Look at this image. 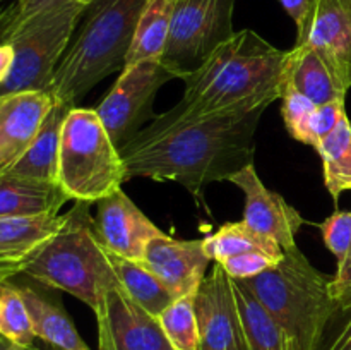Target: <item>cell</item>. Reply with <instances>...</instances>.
<instances>
[{
    "mask_svg": "<svg viewBox=\"0 0 351 350\" xmlns=\"http://www.w3.org/2000/svg\"><path fill=\"white\" fill-rule=\"evenodd\" d=\"M266 108L223 115H154L120 146L125 178L177 182L199 202L213 182L254 163V139Z\"/></svg>",
    "mask_w": 351,
    "mask_h": 350,
    "instance_id": "obj_1",
    "label": "cell"
},
{
    "mask_svg": "<svg viewBox=\"0 0 351 350\" xmlns=\"http://www.w3.org/2000/svg\"><path fill=\"white\" fill-rule=\"evenodd\" d=\"M287 60L288 50L256 31H237L184 74V96L168 112L204 117L267 108L283 95Z\"/></svg>",
    "mask_w": 351,
    "mask_h": 350,
    "instance_id": "obj_2",
    "label": "cell"
},
{
    "mask_svg": "<svg viewBox=\"0 0 351 350\" xmlns=\"http://www.w3.org/2000/svg\"><path fill=\"white\" fill-rule=\"evenodd\" d=\"M147 0H95L77 36L62 57L53 82L55 102L74 108L106 75L125 67V58Z\"/></svg>",
    "mask_w": 351,
    "mask_h": 350,
    "instance_id": "obj_3",
    "label": "cell"
},
{
    "mask_svg": "<svg viewBox=\"0 0 351 350\" xmlns=\"http://www.w3.org/2000/svg\"><path fill=\"white\" fill-rule=\"evenodd\" d=\"M240 281L273 316L290 350H321L338 304L331 278L315 270L298 246L285 250L274 268Z\"/></svg>",
    "mask_w": 351,
    "mask_h": 350,
    "instance_id": "obj_4",
    "label": "cell"
},
{
    "mask_svg": "<svg viewBox=\"0 0 351 350\" xmlns=\"http://www.w3.org/2000/svg\"><path fill=\"white\" fill-rule=\"evenodd\" d=\"M89 202H75L60 232L38 253L24 275L45 287L64 290L98 312L119 280L95 229Z\"/></svg>",
    "mask_w": 351,
    "mask_h": 350,
    "instance_id": "obj_5",
    "label": "cell"
},
{
    "mask_svg": "<svg viewBox=\"0 0 351 350\" xmlns=\"http://www.w3.org/2000/svg\"><path fill=\"white\" fill-rule=\"evenodd\" d=\"M125 165L96 110L74 106L62 126L57 184L75 202H98L122 189Z\"/></svg>",
    "mask_w": 351,
    "mask_h": 350,
    "instance_id": "obj_6",
    "label": "cell"
},
{
    "mask_svg": "<svg viewBox=\"0 0 351 350\" xmlns=\"http://www.w3.org/2000/svg\"><path fill=\"white\" fill-rule=\"evenodd\" d=\"M88 7L79 0L24 23L3 43L14 48V67L0 95L17 91L50 93L55 71L71 45L79 19Z\"/></svg>",
    "mask_w": 351,
    "mask_h": 350,
    "instance_id": "obj_7",
    "label": "cell"
},
{
    "mask_svg": "<svg viewBox=\"0 0 351 350\" xmlns=\"http://www.w3.org/2000/svg\"><path fill=\"white\" fill-rule=\"evenodd\" d=\"M235 0H177L163 62L180 79L194 71L233 31Z\"/></svg>",
    "mask_w": 351,
    "mask_h": 350,
    "instance_id": "obj_8",
    "label": "cell"
},
{
    "mask_svg": "<svg viewBox=\"0 0 351 350\" xmlns=\"http://www.w3.org/2000/svg\"><path fill=\"white\" fill-rule=\"evenodd\" d=\"M171 79H180V75L163 58L136 62L122 69L113 88L95 108L119 150L139 130L144 120L153 119L154 96Z\"/></svg>",
    "mask_w": 351,
    "mask_h": 350,
    "instance_id": "obj_9",
    "label": "cell"
},
{
    "mask_svg": "<svg viewBox=\"0 0 351 350\" xmlns=\"http://www.w3.org/2000/svg\"><path fill=\"white\" fill-rule=\"evenodd\" d=\"M199 350H249L233 280L215 263L194 297Z\"/></svg>",
    "mask_w": 351,
    "mask_h": 350,
    "instance_id": "obj_10",
    "label": "cell"
},
{
    "mask_svg": "<svg viewBox=\"0 0 351 350\" xmlns=\"http://www.w3.org/2000/svg\"><path fill=\"white\" fill-rule=\"evenodd\" d=\"M95 316L99 350H173L156 316L141 307L120 285L106 292Z\"/></svg>",
    "mask_w": 351,
    "mask_h": 350,
    "instance_id": "obj_11",
    "label": "cell"
},
{
    "mask_svg": "<svg viewBox=\"0 0 351 350\" xmlns=\"http://www.w3.org/2000/svg\"><path fill=\"white\" fill-rule=\"evenodd\" d=\"M295 45L317 51L343 88H351V9L346 0H311Z\"/></svg>",
    "mask_w": 351,
    "mask_h": 350,
    "instance_id": "obj_12",
    "label": "cell"
},
{
    "mask_svg": "<svg viewBox=\"0 0 351 350\" xmlns=\"http://www.w3.org/2000/svg\"><path fill=\"white\" fill-rule=\"evenodd\" d=\"M228 182L237 185L245 196L242 222L247 226L274 240L283 250L297 247V233L304 225V218L293 206L285 201L283 196L264 185L256 165L243 167L232 175Z\"/></svg>",
    "mask_w": 351,
    "mask_h": 350,
    "instance_id": "obj_13",
    "label": "cell"
},
{
    "mask_svg": "<svg viewBox=\"0 0 351 350\" xmlns=\"http://www.w3.org/2000/svg\"><path fill=\"white\" fill-rule=\"evenodd\" d=\"M96 208V233L115 256L143 261L147 244L163 233L122 189L99 199Z\"/></svg>",
    "mask_w": 351,
    "mask_h": 350,
    "instance_id": "obj_14",
    "label": "cell"
},
{
    "mask_svg": "<svg viewBox=\"0 0 351 350\" xmlns=\"http://www.w3.org/2000/svg\"><path fill=\"white\" fill-rule=\"evenodd\" d=\"M209 257L202 240H180L161 233L147 244L143 263L175 299L197 294L206 278Z\"/></svg>",
    "mask_w": 351,
    "mask_h": 350,
    "instance_id": "obj_15",
    "label": "cell"
},
{
    "mask_svg": "<svg viewBox=\"0 0 351 350\" xmlns=\"http://www.w3.org/2000/svg\"><path fill=\"white\" fill-rule=\"evenodd\" d=\"M53 105L55 98L47 91L0 95V175L29 150Z\"/></svg>",
    "mask_w": 351,
    "mask_h": 350,
    "instance_id": "obj_16",
    "label": "cell"
},
{
    "mask_svg": "<svg viewBox=\"0 0 351 350\" xmlns=\"http://www.w3.org/2000/svg\"><path fill=\"white\" fill-rule=\"evenodd\" d=\"M65 215L0 218V281L24 273L27 264L60 232Z\"/></svg>",
    "mask_w": 351,
    "mask_h": 350,
    "instance_id": "obj_17",
    "label": "cell"
},
{
    "mask_svg": "<svg viewBox=\"0 0 351 350\" xmlns=\"http://www.w3.org/2000/svg\"><path fill=\"white\" fill-rule=\"evenodd\" d=\"M287 88L307 96L315 105L339 102L345 100L348 93L324 58L305 45H295L291 50H288L285 72V89Z\"/></svg>",
    "mask_w": 351,
    "mask_h": 350,
    "instance_id": "obj_18",
    "label": "cell"
},
{
    "mask_svg": "<svg viewBox=\"0 0 351 350\" xmlns=\"http://www.w3.org/2000/svg\"><path fill=\"white\" fill-rule=\"evenodd\" d=\"M67 201L57 182L0 175V218L57 215Z\"/></svg>",
    "mask_w": 351,
    "mask_h": 350,
    "instance_id": "obj_19",
    "label": "cell"
},
{
    "mask_svg": "<svg viewBox=\"0 0 351 350\" xmlns=\"http://www.w3.org/2000/svg\"><path fill=\"white\" fill-rule=\"evenodd\" d=\"M69 110H71V106L55 102L53 108L50 110L48 117L45 119L43 126H41L40 132L36 134L34 141L31 143L29 150L23 154V158L7 174L34 178V180L57 182L62 126H64Z\"/></svg>",
    "mask_w": 351,
    "mask_h": 350,
    "instance_id": "obj_20",
    "label": "cell"
},
{
    "mask_svg": "<svg viewBox=\"0 0 351 350\" xmlns=\"http://www.w3.org/2000/svg\"><path fill=\"white\" fill-rule=\"evenodd\" d=\"M19 288L36 338L45 340L60 350H89L75 331L74 323L57 301L29 285H21Z\"/></svg>",
    "mask_w": 351,
    "mask_h": 350,
    "instance_id": "obj_21",
    "label": "cell"
},
{
    "mask_svg": "<svg viewBox=\"0 0 351 350\" xmlns=\"http://www.w3.org/2000/svg\"><path fill=\"white\" fill-rule=\"evenodd\" d=\"M177 0H147L137 23L125 65L163 58Z\"/></svg>",
    "mask_w": 351,
    "mask_h": 350,
    "instance_id": "obj_22",
    "label": "cell"
},
{
    "mask_svg": "<svg viewBox=\"0 0 351 350\" xmlns=\"http://www.w3.org/2000/svg\"><path fill=\"white\" fill-rule=\"evenodd\" d=\"M108 257L120 287L147 312L158 318L175 301V297L161 283L160 278L143 261H132L122 256H115L110 250Z\"/></svg>",
    "mask_w": 351,
    "mask_h": 350,
    "instance_id": "obj_23",
    "label": "cell"
},
{
    "mask_svg": "<svg viewBox=\"0 0 351 350\" xmlns=\"http://www.w3.org/2000/svg\"><path fill=\"white\" fill-rule=\"evenodd\" d=\"M233 292L249 350H290L281 328L247 285L240 280H233Z\"/></svg>",
    "mask_w": 351,
    "mask_h": 350,
    "instance_id": "obj_24",
    "label": "cell"
},
{
    "mask_svg": "<svg viewBox=\"0 0 351 350\" xmlns=\"http://www.w3.org/2000/svg\"><path fill=\"white\" fill-rule=\"evenodd\" d=\"M315 150L321 154L326 189L338 201L341 194L351 191V122L348 115L343 117L336 129Z\"/></svg>",
    "mask_w": 351,
    "mask_h": 350,
    "instance_id": "obj_25",
    "label": "cell"
},
{
    "mask_svg": "<svg viewBox=\"0 0 351 350\" xmlns=\"http://www.w3.org/2000/svg\"><path fill=\"white\" fill-rule=\"evenodd\" d=\"M206 254L215 263H223L228 257L263 250L274 257H283L285 250L274 240L261 235L243 222H230L219 226L215 233L202 239Z\"/></svg>",
    "mask_w": 351,
    "mask_h": 350,
    "instance_id": "obj_26",
    "label": "cell"
},
{
    "mask_svg": "<svg viewBox=\"0 0 351 350\" xmlns=\"http://www.w3.org/2000/svg\"><path fill=\"white\" fill-rule=\"evenodd\" d=\"M0 336L17 345H33L34 335L19 285L0 281Z\"/></svg>",
    "mask_w": 351,
    "mask_h": 350,
    "instance_id": "obj_27",
    "label": "cell"
},
{
    "mask_svg": "<svg viewBox=\"0 0 351 350\" xmlns=\"http://www.w3.org/2000/svg\"><path fill=\"white\" fill-rule=\"evenodd\" d=\"M194 297L175 299L160 316L161 328L173 350H199V326Z\"/></svg>",
    "mask_w": 351,
    "mask_h": 350,
    "instance_id": "obj_28",
    "label": "cell"
},
{
    "mask_svg": "<svg viewBox=\"0 0 351 350\" xmlns=\"http://www.w3.org/2000/svg\"><path fill=\"white\" fill-rule=\"evenodd\" d=\"M326 247L338 259V270L331 278V292L351 281V209L335 211L321 223Z\"/></svg>",
    "mask_w": 351,
    "mask_h": 350,
    "instance_id": "obj_29",
    "label": "cell"
},
{
    "mask_svg": "<svg viewBox=\"0 0 351 350\" xmlns=\"http://www.w3.org/2000/svg\"><path fill=\"white\" fill-rule=\"evenodd\" d=\"M319 105L295 89L287 88L281 95V115L287 130L293 139L311 146L312 117Z\"/></svg>",
    "mask_w": 351,
    "mask_h": 350,
    "instance_id": "obj_30",
    "label": "cell"
},
{
    "mask_svg": "<svg viewBox=\"0 0 351 350\" xmlns=\"http://www.w3.org/2000/svg\"><path fill=\"white\" fill-rule=\"evenodd\" d=\"M71 2L74 0H17L14 5L0 12V43H3L12 31H16L33 17L50 12Z\"/></svg>",
    "mask_w": 351,
    "mask_h": 350,
    "instance_id": "obj_31",
    "label": "cell"
},
{
    "mask_svg": "<svg viewBox=\"0 0 351 350\" xmlns=\"http://www.w3.org/2000/svg\"><path fill=\"white\" fill-rule=\"evenodd\" d=\"M281 257H274L271 254L263 253V250H252V253L240 254V256L228 257L221 264L223 270L228 273L233 280H249V278L263 275L264 271L271 270L280 263Z\"/></svg>",
    "mask_w": 351,
    "mask_h": 350,
    "instance_id": "obj_32",
    "label": "cell"
},
{
    "mask_svg": "<svg viewBox=\"0 0 351 350\" xmlns=\"http://www.w3.org/2000/svg\"><path fill=\"white\" fill-rule=\"evenodd\" d=\"M345 115V100L326 103V105H319L317 108H315L314 117H312L311 146H317L329 132H332V130L336 129V126L341 122V119Z\"/></svg>",
    "mask_w": 351,
    "mask_h": 350,
    "instance_id": "obj_33",
    "label": "cell"
},
{
    "mask_svg": "<svg viewBox=\"0 0 351 350\" xmlns=\"http://www.w3.org/2000/svg\"><path fill=\"white\" fill-rule=\"evenodd\" d=\"M346 312H348V318L339 326L324 350H351V309Z\"/></svg>",
    "mask_w": 351,
    "mask_h": 350,
    "instance_id": "obj_34",
    "label": "cell"
},
{
    "mask_svg": "<svg viewBox=\"0 0 351 350\" xmlns=\"http://www.w3.org/2000/svg\"><path fill=\"white\" fill-rule=\"evenodd\" d=\"M281 5L295 21L297 27H300L311 9V0H281Z\"/></svg>",
    "mask_w": 351,
    "mask_h": 350,
    "instance_id": "obj_35",
    "label": "cell"
},
{
    "mask_svg": "<svg viewBox=\"0 0 351 350\" xmlns=\"http://www.w3.org/2000/svg\"><path fill=\"white\" fill-rule=\"evenodd\" d=\"M14 48L10 43H0V86L9 79L10 72L14 67Z\"/></svg>",
    "mask_w": 351,
    "mask_h": 350,
    "instance_id": "obj_36",
    "label": "cell"
},
{
    "mask_svg": "<svg viewBox=\"0 0 351 350\" xmlns=\"http://www.w3.org/2000/svg\"><path fill=\"white\" fill-rule=\"evenodd\" d=\"M332 299L338 304V312H346L351 309V281L345 285V287L338 288V290H332Z\"/></svg>",
    "mask_w": 351,
    "mask_h": 350,
    "instance_id": "obj_37",
    "label": "cell"
},
{
    "mask_svg": "<svg viewBox=\"0 0 351 350\" xmlns=\"http://www.w3.org/2000/svg\"><path fill=\"white\" fill-rule=\"evenodd\" d=\"M0 350H40L34 345H17V343L9 342V340L0 336Z\"/></svg>",
    "mask_w": 351,
    "mask_h": 350,
    "instance_id": "obj_38",
    "label": "cell"
},
{
    "mask_svg": "<svg viewBox=\"0 0 351 350\" xmlns=\"http://www.w3.org/2000/svg\"><path fill=\"white\" fill-rule=\"evenodd\" d=\"M79 2H81L84 7H88V5H91V3L95 2V0H79Z\"/></svg>",
    "mask_w": 351,
    "mask_h": 350,
    "instance_id": "obj_39",
    "label": "cell"
},
{
    "mask_svg": "<svg viewBox=\"0 0 351 350\" xmlns=\"http://www.w3.org/2000/svg\"><path fill=\"white\" fill-rule=\"evenodd\" d=\"M346 2H348V5H350V9H351V0H346Z\"/></svg>",
    "mask_w": 351,
    "mask_h": 350,
    "instance_id": "obj_40",
    "label": "cell"
},
{
    "mask_svg": "<svg viewBox=\"0 0 351 350\" xmlns=\"http://www.w3.org/2000/svg\"><path fill=\"white\" fill-rule=\"evenodd\" d=\"M0 2H2V0H0Z\"/></svg>",
    "mask_w": 351,
    "mask_h": 350,
    "instance_id": "obj_41",
    "label": "cell"
}]
</instances>
